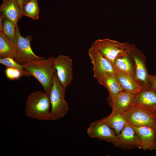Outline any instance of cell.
<instances>
[{"label": "cell", "mask_w": 156, "mask_h": 156, "mask_svg": "<svg viewBox=\"0 0 156 156\" xmlns=\"http://www.w3.org/2000/svg\"><path fill=\"white\" fill-rule=\"evenodd\" d=\"M46 58L25 62L22 65L26 71L39 82L44 92L49 96L56 73L54 66L55 57Z\"/></svg>", "instance_id": "cell-1"}, {"label": "cell", "mask_w": 156, "mask_h": 156, "mask_svg": "<svg viewBox=\"0 0 156 156\" xmlns=\"http://www.w3.org/2000/svg\"><path fill=\"white\" fill-rule=\"evenodd\" d=\"M49 96L45 92L38 91L30 94L26 102V116L41 120H51Z\"/></svg>", "instance_id": "cell-2"}, {"label": "cell", "mask_w": 156, "mask_h": 156, "mask_svg": "<svg viewBox=\"0 0 156 156\" xmlns=\"http://www.w3.org/2000/svg\"><path fill=\"white\" fill-rule=\"evenodd\" d=\"M65 91L56 73L49 94L51 120H57L63 117L68 110V105L65 98Z\"/></svg>", "instance_id": "cell-3"}, {"label": "cell", "mask_w": 156, "mask_h": 156, "mask_svg": "<svg viewBox=\"0 0 156 156\" xmlns=\"http://www.w3.org/2000/svg\"><path fill=\"white\" fill-rule=\"evenodd\" d=\"M125 47L134 64L135 80L143 88H148L150 75L146 67L145 55L134 45L126 43Z\"/></svg>", "instance_id": "cell-4"}, {"label": "cell", "mask_w": 156, "mask_h": 156, "mask_svg": "<svg viewBox=\"0 0 156 156\" xmlns=\"http://www.w3.org/2000/svg\"><path fill=\"white\" fill-rule=\"evenodd\" d=\"M124 114L128 123L135 127L146 126L156 130V113L133 104Z\"/></svg>", "instance_id": "cell-5"}, {"label": "cell", "mask_w": 156, "mask_h": 156, "mask_svg": "<svg viewBox=\"0 0 156 156\" xmlns=\"http://www.w3.org/2000/svg\"><path fill=\"white\" fill-rule=\"evenodd\" d=\"M31 39L32 37L30 36L25 37H23L18 25L17 24L16 25L14 44L16 50L17 57L15 60L20 64L46 58L38 56L34 53L30 45Z\"/></svg>", "instance_id": "cell-6"}, {"label": "cell", "mask_w": 156, "mask_h": 156, "mask_svg": "<svg viewBox=\"0 0 156 156\" xmlns=\"http://www.w3.org/2000/svg\"><path fill=\"white\" fill-rule=\"evenodd\" d=\"M126 43L105 38L97 40L92 45L112 63L118 57L129 56L126 49Z\"/></svg>", "instance_id": "cell-7"}, {"label": "cell", "mask_w": 156, "mask_h": 156, "mask_svg": "<svg viewBox=\"0 0 156 156\" xmlns=\"http://www.w3.org/2000/svg\"><path fill=\"white\" fill-rule=\"evenodd\" d=\"M54 66L58 78L66 91L73 79L72 60L68 56L60 55L55 57Z\"/></svg>", "instance_id": "cell-8"}, {"label": "cell", "mask_w": 156, "mask_h": 156, "mask_svg": "<svg viewBox=\"0 0 156 156\" xmlns=\"http://www.w3.org/2000/svg\"><path fill=\"white\" fill-rule=\"evenodd\" d=\"M123 149L137 148L142 149V145L133 127L127 122L119 134L114 144Z\"/></svg>", "instance_id": "cell-9"}, {"label": "cell", "mask_w": 156, "mask_h": 156, "mask_svg": "<svg viewBox=\"0 0 156 156\" xmlns=\"http://www.w3.org/2000/svg\"><path fill=\"white\" fill-rule=\"evenodd\" d=\"M87 133L92 138L112 142L114 144L117 135L114 130L101 120L91 123Z\"/></svg>", "instance_id": "cell-10"}, {"label": "cell", "mask_w": 156, "mask_h": 156, "mask_svg": "<svg viewBox=\"0 0 156 156\" xmlns=\"http://www.w3.org/2000/svg\"><path fill=\"white\" fill-rule=\"evenodd\" d=\"M93 70L94 77L96 79L99 83L108 90L109 94V98H113L123 91L115 74Z\"/></svg>", "instance_id": "cell-11"}, {"label": "cell", "mask_w": 156, "mask_h": 156, "mask_svg": "<svg viewBox=\"0 0 156 156\" xmlns=\"http://www.w3.org/2000/svg\"><path fill=\"white\" fill-rule=\"evenodd\" d=\"M88 54L93 65V70L115 74V70L112 63L92 45L88 50Z\"/></svg>", "instance_id": "cell-12"}, {"label": "cell", "mask_w": 156, "mask_h": 156, "mask_svg": "<svg viewBox=\"0 0 156 156\" xmlns=\"http://www.w3.org/2000/svg\"><path fill=\"white\" fill-rule=\"evenodd\" d=\"M142 145L143 149L152 150L156 149V130L151 127L133 126Z\"/></svg>", "instance_id": "cell-13"}, {"label": "cell", "mask_w": 156, "mask_h": 156, "mask_svg": "<svg viewBox=\"0 0 156 156\" xmlns=\"http://www.w3.org/2000/svg\"><path fill=\"white\" fill-rule=\"evenodd\" d=\"M134 104L156 113V92L149 87L143 88L135 95Z\"/></svg>", "instance_id": "cell-14"}, {"label": "cell", "mask_w": 156, "mask_h": 156, "mask_svg": "<svg viewBox=\"0 0 156 156\" xmlns=\"http://www.w3.org/2000/svg\"><path fill=\"white\" fill-rule=\"evenodd\" d=\"M135 97V95L122 91L113 98H109L112 110L124 113L134 104Z\"/></svg>", "instance_id": "cell-15"}, {"label": "cell", "mask_w": 156, "mask_h": 156, "mask_svg": "<svg viewBox=\"0 0 156 156\" xmlns=\"http://www.w3.org/2000/svg\"><path fill=\"white\" fill-rule=\"evenodd\" d=\"M0 14L16 25L21 18L20 9L17 0H3L0 7Z\"/></svg>", "instance_id": "cell-16"}, {"label": "cell", "mask_w": 156, "mask_h": 156, "mask_svg": "<svg viewBox=\"0 0 156 156\" xmlns=\"http://www.w3.org/2000/svg\"><path fill=\"white\" fill-rule=\"evenodd\" d=\"M115 74L123 91L135 95L143 88L135 79L131 76L117 70Z\"/></svg>", "instance_id": "cell-17"}, {"label": "cell", "mask_w": 156, "mask_h": 156, "mask_svg": "<svg viewBox=\"0 0 156 156\" xmlns=\"http://www.w3.org/2000/svg\"><path fill=\"white\" fill-rule=\"evenodd\" d=\"M101 120L112 129L117 135L128 122L124 113L116 110H112L109 115Z\"/></svg>", "instance_id": "cell-18"}, {"label": "cell", "mask_w": 156, "mask_h": 156, "mask_svg": "<svg viewBox=\"0 0 156 156\" xmlns=\"http://www.w3.org/2000/svg\"><path fill=\"white\" fill-rule=\"evenodd\" d=\"M112 64L115 70L127 74L135 79L134 64L129 56H123L118 57Z\"/></svg>", "instance_id": "cell-19"}, {"label": "cell", "mask_w": 156, "mask_h": 156, "mask_svg": "<svg viewBox=\"0 0 156 156\" xmlns=\"http://www.w3.org/2000/svg\"><path fill=\"white\" fill-rule=\"evenodd\" d=\"M11 57L15 60L17 57L14 44L3 33L0 31V57Z\"/></svg>", "instance_id": "cell-20"}, {"label": "cell", "mask_w": 156, "mask_h": 156, "mask_svg": "<svg viewBox=\"0 0 156 156\" xmlns=\"http://www.w3.org/2000/svg\"><path fill=\"white\" fill-rule=\"evenodd\" d=\"M39 11L38 0H28L23 6L21 15L37 20L39 18Z\"/></svg>", "instance_id": "cell-21"}, {"label": "cell", "mask_w": 156, "mask_h": 156, "mask_svg": "<svg viewBox=\"0 0 156 156\" xmlns=\"http://www.w3.org/2000/svg\"><path fill=\"white\" fill-rule=\"evenodd\" d=\"M16 26L10 20L4 17L2 32L3 34L14 44Z\"/></svg>", "instance_id": "cell-22"}, {"label": "cell", "mask_w": 156, "mask_h": 156, "mask_svg": "<svg viewBox=\"0 0 156 156\" xmlns=\"http://www.w3.org/2000/svg\"><path fill=\"white\" fill-rule=\"evenodd\" d=\"M0 63L10 68H14L20 70L23 72L25 76L29 77L30 75L24 69L22 64L17 62L14 59L11 57H5L0 58Z\"/></svg>", "instance_id": "cell-23"}, {"label": "cell", "mask_w": 156, "mask_h": 156, "mask_svg": "<svg viewBox=\"0 0 156 156\" xmlns=\"http://www.w3.org/2000/svg\"><path fill=\"white\" fill-rule=\"evenodd\" d=\"M5 73L6 77L11 80L18 79L23 76H25L23 73L20 70L8 67H6Z\"/></svg>", "instance_id": "cell-24"}, {"label": "cell", "mask_w": 156, "mask_h": 156, "mask_svg": "<svg viewBox=\"0 0 156 156\" xmlns=\"http://www.w3.org/2000/svg\"><path fill=\"white\" fill-rule=\"evenodd\" d=\"M148 87L156 92V75H150Z\"/></svg>", "instance_id": "cell-25"}, {"label": "cell", "mask_w": 156, "mask_h": 156, "mask_svg": "<svg viewBox=\"0 0 156 156\" xmlns=\"http://www.w3.org/2000/svg\"><path fill=\"white\" fill-rule=\"evenodd\" d=\"M4 17L0 14V31H2L4 24Z\"/></svg>", "instance_id": "cell-26"}, {"label": "cell", "mask_w": 156, "mask_h": 156, "mask_svg": "<svg viewBox=\"0 0 156 156\" xmlns=\"http://www.w3.org/2000/svg\"><path fill=\"white\" fill-rule=\"evenodd\" d=\"M23 0H17L19 5V7H20V9L21 16V17H22L21 15V11L22 9V7H23Z\"/></svg>", "instance_id": "cell-27"}, {"label": "cell", "mask_w": 156, "mask_h": 156, "mask_svg": "<svg viewBox=\"0 0 156 156\" xmlns=\"http://www.w3.org/2000/svg\"><path fill=\"white\" fill-rule=\"evenodd\" d=\"M28 0H23V5L26 2H27V1H28Z\"/></svg>", "instance_id": "cell-28"}, {"label": "cell", "mask_w": 156, "mask_h": 156, "mask_svg": "<svg viewBox=\"0 0 156 156\" xmlns=\"http://www.w3.org/2000/svg\"></svg>", "instance_id": "cell-29"}, {"label": "cell", "mask_w": 156, "mask_h": 156, "mask_svg": "<svg viewBox=\"0 0 156 156\" xmlns=\"http://www.w3.org/2000/svg\"><path fill=\"white\" fill-rule=\"evenodd\" d=\"M155 150H156V149H155Z\"/></svg>", "instance_id": "cell-30"}]
</instances>
